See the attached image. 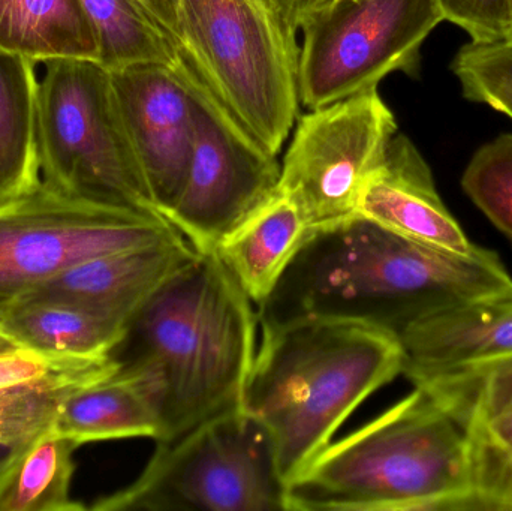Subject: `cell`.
Listing matches in <instances>:
<instances>
[{"mask_svg":"<svg viewBox=\"0 0 512 511\" xmlns=\"http://www.w3.org/2000/svg\"><path fill=\"white\" fill-rule=\"evenodd\" d=\"M183 59L233 119L279 155L297 119L298 57L270 0H176Z\"/></svg>","mask_w":512,"mask_h":511,"instance_id":"cell-6","label":"cell"},{"mask_svg":"<svg viewBox=\"0 0 512 511\" xmlns=\"http://www.w3.org/2000/svg\"><path fill=\"white\" fill-rule=\"evenodd\" d=\"M468 435L471 494L459 511H512V396L454 416Z\"/></svg>","mask_w":512,"mask_h":511,"instance_id":"cell-22","label":"cell"},{"mask_svg":"<svg viewBox=\"0 0 512 511\" xmlns=\"http://www.w3.org/2000/svg\"><path fill=\"white\" fill-rule=\"evenodd\" d=\"M261 332L243 410L270 432L288 483L369 396L402 374V347L385 330L340 318H294Z\"/></svg>","mask_w":512,"mask_h":511,"instance_id":"cell-3","label":"cell"},{"mask_svg":"<svg viewBox=\"0 0 512 511\" xmlns=\"http://www.w3.org/2000/svg\"><path fill=\"white\" fill-rule=\"evenodd\" d=\"M107 357V356H102ZM102 357H72L14 347L0 351V389L83 368Z\"/></svg>","mask_w":512,"mask_h":511,"instance_id":"cell-29","label":"cell"},{"mask_svg":"<svg viewBox=\"0 0 512 511\" xmlns=\"http://www.w3.org/2000/svg\"><path fill=\"white\" fill-rule=\"evenodd\" d=\"M309 236L298 207L276 194L221 240L218 252L255 306L273 293Z\"/></svg>","mask_w":512,"mask_h":511,"instance_id":"cell-16","label":"cell"},{"mask_svg":"<svg viewBox=\"0 0 512 511\" xmlns=\"http://www.w3.org/2000/svg\"><path fill=\"white\" fill-rule=\"evenodd\" d=\"M442 20L436 0H328L301 27L298 99L315 110L378 89L393 72L414 74Z\"/></svg>","mask_w":512,"mask_h":511,"instance_id":"cell-9","label":"cell"},{"mask_svg":"<svg viewBox=\"0 0 512 511\" xmlns=\"http://www.w3.org/2000/svg\"><path fill=\"white\" fill-rule=\"evenodd\" d=\"M444 20L477 44L512 42V0H436Z\"/></svg>","mask_w":512,"mask_h":511,"instance_id":"cell-28","label":"cell"},{"mask_svg":"<svg viewBox=\"0 0 512 511\" xmlns=\"http://www.w3.org/2000/svg\"><path fill=\"white\" fill-rule=\"evenodd\" d=\"M57 435L81 444L161 434L155 402L138 378L116 372L113 377L72 393L51 426Z\"/></svg>","mask_w":512,"mask_h":511,"instance_id":"cell-17","label":"cell"},{"mask_svg":"<svg viewBox=\"0 0 512 511\" xmlns=\"http://www.w3.org/2000/svg\"><path fill=\"white\" fill-rule=\"evenodd\" d=\"M90 509L288 511L273 438L243 408L207 420L174 443L158 444L132 485Z\"/></svg>","mask_w":512,"mask_h":511,"instance_id":"cell-7","label":"cell"},{"mask_svg":"<svg viewBox=\"0 0 512 511\" xmlns=\"http://www.w3.org/2000/svg\"><path fill=\"white\" fill-rule=\"evenodd\" d=\"M44 65L36 95L42 182L69 197L164 216L138 161L110 69L87 59Z\"/></svg>","mask_w":512,"mask_h":511,"instance_id":"cell-5","label":"cell"},{"mask_svg":"<svg viewBox=\"0 0 512 511\" xmlns=\"http://www.w3.org/2000/svg\"><path fill=\"white\" fill-rule=\"evenodd\" d=\"M179 68L194 96L195 140L185 183L165 218L195 249L213 251L276 194L280 164L233 119L182 54Z\"/></svg>","mask_w":512,"mask_h":511,"instance_id":"cell-11","label":"cell"},{"mask_svg":"<svg viewBox=\"0 0 512 511\" xmlns=\"http://www.w3.org/2000/svg\"><path fill=\"white\" fill-rule=\"evenodd\" d=\"M397 132L378 89L301 117L280 164L279 191L298 207L309 233L357 216L361 191Z\"/></svg>","mask_w":512,"mask_h":511,"instance_id":"cell-10","label":"cell"},{"mask_svg":"<svg viewBox=\"0 0 512 511\" xmlns=\"http://www.w3.org/2000/svg\"><path fill=\"white\" fill-rule=\"evenodd\" d=\"M119 371L111 356L83 368L0 389V444L21 447L53 426L66 399Z\"/></svg>","mask_w":512,"mask_h":511,"instance_id":"cell-24","label":"cell"},{"mask_svg":"<svg viewBox=\"0 0 512 511\" xmlns=\"http://www.w3.org/2000/svg\"><path fill=\"white\" fill-rule=\"evenodd\" d=\"M465 429L423 387L286 483L288 511H459L471 494Z\"/></svg>","mask_w":512,"mask_h":511,"instance_id":"cell-4","label":"cell"},{"mask_svg":"<svg viewBox=\"0 0 512 511\" xmlns=\"http://www.w3.org/2000/svg\"><path fill=\"white\" fill-rule=\"evenodd\" d=\"M254 306L213 249L198 251L129 318L110 356L155 402L156 444L242 410L258 348Z\"/></svg>","mask_w":512,"mask_h":511,"instance_id":"cell-2","label":"cell"},{"mask_svg":"<svg viewBox=\"0 0 512 511\" xmlns=\"http://www.w3.org/2000/svg\"><path fill=\"white\" fill-rule=\"evenodd\" d=\"M402 374L418 384L512 356V296L442 312L399 336Z\"/></svg>","mask_w":512,"mask_h":511,"instance_id":"cell-15","label":"cell"},{"mask_svg":"<svg viewBox=\"0 0 512 511\" xmlns=\"http://www.w3.org/2000/svg\"><path fill=\"white\" fill-rule=\"evenodd\" d=\"M179 62L173 68L140 63L110 71L138 161L164 216L185 183L195 140L194 96Z\"/></svg>","mask_w":512,"mask_h":511,"instance_id":"cell-12","label":"cell"},{"mask_svg":"<svg viewBox=\"0 0 512 511\" xmlns=\"http://www.w3.org/2000/svg\"><path fill=\"white\" fill-rule=\"evenodd\" d=\"M125 324L69 303L32 302L14 306L0 320V335L15 347L72 357L110 356Z\"/></svg>","mask_w":512,"mask_h":511,"instance_id":"cell-20","label":"cell"},{"mask_svg":"<svg viewBox=\"0 0 512 511\" xmlns=\"http://www.w3.org/2000/svg\"><path fill=\"white\" fill-rule=\"evenodd\" d=\"M463 189L512 242V135H502L475 153Z\"/></svg>","mask_w":512,"mask_h":511,"instance_id":"cell-25","label":"cell"},{"mask_svg":"<svg viewBox=\"0 0 512 511\" xmlns=\"http://www.w3.org/2000/svg\"><path fill=\"white\" fill-rule=\"evenodd\" d=\"M77 444L42 432L18 447L0 476V511H83L71 498Z\"/></svg>","mask_w":512,"mask_h":511,"instance_id":"cell-21","label":"cell"},{"mask_svg":"<svg viewBox=\"0 0 512 511\" xmlns=\"http://www.w3.org/2000/svg\"><path fill=\"white\" fill-rule=\"evenodd\" d=\"M197 254L198 249L182 239L90 258L36 285L17 305L69 303L126 326L138 308Z\"/></svg>","mask_w":512,"mask_h":511,"instance_id":"cell-13","label":"cell"},{"mask_svg":"<svg viewBox=\"0 0 512 511\" xmlns=\"http://www.w3.org/2000/svg\"><path fill=\"white\" fill-rule=\"evenodd\" d=\"M512 296L501 258L478 246L454 254L406 239L357 215L319 228L258 306V323L340 318L402 335L420 321L481 300Z\"/></svg>","mask_w":512,"mask_h":511,"instance_id":"cell-1","label":"cell"},{"mask_svg":"<svg viewBox=\"0 0 512 511\" xmlns=\"http://www.w3.org/2000/svg\"><path fill=\"white\" fill-rule=\"evenodd\" d=\"M453 72L469 101L512 119V42L465 45L454 57Z\"/></svg>","mask_w":512,"mask_h":511,"instance_id":"cell-26","label":"cell"},{"mask_svg":"<svg viewBox=\"0 0 512 511\" xmlns=\"http://www.w3.org/2000/svg\"><path fill=\"white\" fill-rule=\"evenodd\" d=\"M153 17L165 27L171 38L176 39V0H140ZM179 45V44H177ZM180 50V48H179Z\"/></svg>","mask_w":512,"mask_h":511,"instance_id":"cell-31","label":"cell"},{"mask_svg":"<svg viewBox=\"0 0 512 511\" xmlns=\"http://www.w3.org/2000/svg\"><path fill=\"white\" fill-rule=\"evenodd\" d=\"M0 50L35 63L101 60L98 33L80 0H0Z\"/></svg>","mask_w":512,"mask_h":511,"instance_id":"cell-18","label":"cell"},{"mask_svg":"<svg viewBox=\"0 0 512 511\" xmlns=\"http://www.w3.org/2000/svg\"><path fill=\"white\" fill-rule=\"evenodd\" d=\"M182 239L164 216L69 197L41 182L0 204V320L27 291L75 264Z\"/></svg>","mask_w":512,"mask_h":511,"instance_id":"cell-8","label":"cell"},{"mask_svg":"<svg viewBox=\"0 0 512 511\" xmlns=\"http://www.w3.org/2000/svg\"><path fill=\"white\" fill-rule=\"evenodd\" d=\"M357 215L442 251L468 255L478 248L439 198L423 156L399 132L367 179L358 198Z\"/></svg>","mask_w":512,"mask_h":511,"instance_id":"cell-14","label":"cell"},{"mask_svg":"<svg viewBox=\"0 0 512 511\" xmlns=\"http://www.w3.org/2000/svg\"><path fill=\"white\" fill-rule=\"evenodd\" d=\"M95 26L105 68L140 63L173 66L180 60L177 42L140 0H80Z\"/></svg>","mask_w":512,"mask_h":511,"instance_id":"cell-23","label":"cell"},{"mask_svg":"<svg viewBox=\"0 0 512 511\" xmlns=\"http://www.w3.org/2000/svg\"><path fill=\"white\" fill-rule=\"evenodd\" d=\"M35 62L0 50V204L42 182L36 137Z\"/></svg>","mask_w":512,"mask_h":511,"instance_id":"cell-19","label":"cell"},{"mask_svg":"<svg viewBox=\"0 0 512 511\" xmlns=\"http://www.w3.org/2000/svg\"><path fill=\"white\" fill-rule=\"evenodd\" d=\"M327 2L328 0H270L286 44L295 56L298 57V51H300L297 36L301 32L304 21Z\"/></svg>","mask_w":512,"mask_h":511,"instance_id":"cell-30","label":"cell"},{"mask_svg":"<svg viewBox=\"0 0 512 511\" xmlns=\"http://www.w3.org/2000/svg\"><path fill=\"white\" fill-rule=\"evenodd\" d=\"M15 345L11 344L5 336L0 335V351L9 350V348H14Z\"/></svg>","mask_w":512,"mask_h":511,"instance_id":"cell-33","label":"cell"},{"mask_svg":"<svg viewBox=\"0 0 512 511\" xmlns=\"http://www.w3.org/2000/svg\"><path fill=\"white\" fill-rule=\"evenodd\" d=\"M432 393L451 416L512 396V356L418 384Z\"/></svg>","mask_w":512,"mask_h":511,"instance_id":"cell-27","label":"cell"},{"mask_svg":"<svg viewBox=\"0 0 512 511\" xmlns=\"http://www.w3.org/2000/svg\"><path fill=\"white\" fill-rule=\"evenodd\" d=\"M17 449L18 447L3 446V444H0V476H2L3 471L8 467Z\"/></svg>","mask_w":512,"mask_h":511,"instance_id":"cell-32","label":"cell"}]
</instances>
